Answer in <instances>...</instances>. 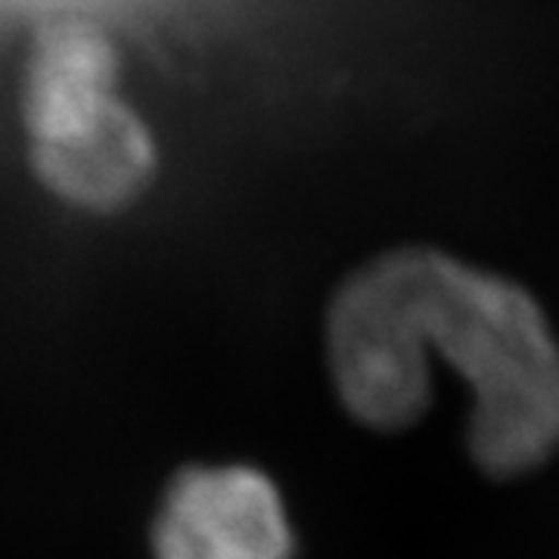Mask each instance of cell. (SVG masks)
Returning a JSON list of instances; mask_svg holds the SVG:
<instances>
[{"label":"cell","instance_id":"3957f363","mask_svg":"<svg viewBox=\"0 0 559 559\" xmlns=\"http://www.w3.org/2000/svg\"><path fill=\"white\" fill-rule=\"evenodd\" d=\"M150 559H299V525L280 479L255 460H187L146 520Z\"/></svg>","mask_w":559,"mask_h":559},{"label":"cell","instance_id":"7a4b0ae2","mask_svg":"<svg viewBox=\"0 0 559 559\" xmlns=\"http://www.w3.org/2000/svg\"><path fill=\"white\" fill-rule=\"evenodd\" d=\"M20 119L38 187L75 215H128L159 183V138L121 94V53L100 22L69 13L35 32Z\"/></svg>","mask_w":559,"mask_h":559},{"label":"cell","instance_id":"6da1fadb","mask_svg":"<svg viewBox=\"0 0 559 559\" xmlns=\"http://www.w3.org/2000/svg\"><path fill=\"white\" fill-rule=\"evenodd\" d=\"M469 389L466 448L513 479L559 451V340L516 280L436 246L360 261L323 308V364L340 407L370 432H404L432 404V360Z\"/></svg>","mask_w":559,"mask_h":559}]
</instances>
